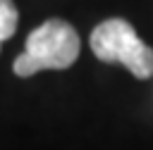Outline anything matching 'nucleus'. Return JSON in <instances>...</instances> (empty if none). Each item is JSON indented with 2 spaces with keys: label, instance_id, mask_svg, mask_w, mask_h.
<instances>
[{
  "label": "nucleus",
  "instance_id": "7ed1b4c3",
  "mask_svg": "<svg viewBox=\"0 0 153 150\" xmlns=\"http://www.w3.org/2000/svg\"><path fill=\"white\" fill-rule=\"evenodd\" d=\"M17 21H19V14H17L14 2L0 0V43L12 38V33L17 31Z\"/></svg>",
  "mask_w": 153,
  "mask_h": 150
},
{
  "label": "nucleus",
  "instance_id": "f257e3e1",
  "mask_svg": "<svg viewBox=\"0 0 153 150\" xmlns=\"http://www.w3.org/2000/svg\"><path fill=\"white\" fill-rule=\"evenodd\" d=\"M79 48L81 43L72 24L48 19L29 33L24 52L14 60V74L33 76L43 69H67L76 62Z\"/></svg>",
  "mask_w": 153,
  "mask_h": 150
},
{
  "label": "nucleus",
  "instance_id": "f03ea898",
  "mask_svg": "<svg viewBox=\"0 0 153 150\" xmlns=\"http://www.w3.org/2000/svg\"><path fill=\"white\" fill-rule=\"evenodd\" d=\"M91 50L100 62H120L136 79L153 76V50L136 36L127 19L112 17L91 31Z\"/></svg>",
  "mask_w": 153,
  "mask_h": 150
}]
</instances>
